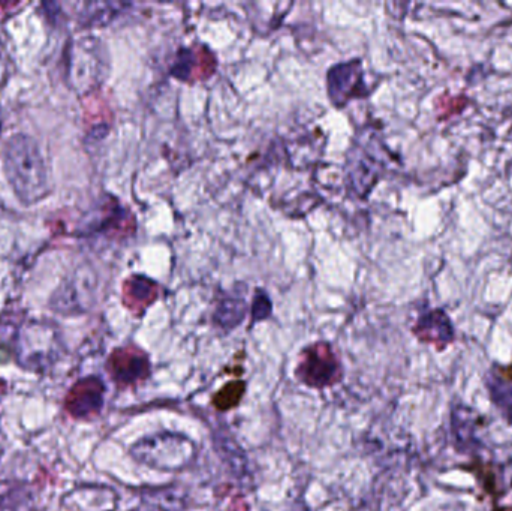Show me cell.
Instances as JSON below:
<instances>
[{"mask_svg": "<svg viewBox=\"0 0 512 511\" xmlns=\"http://www.w3.org/2000/svg\"><path fill=\"white\" fill-rule=\"evenodd\" d=\"M3 167L12 191L26 206L39 203L50 194V173L44 155L29 135L17 134L6 141Z\"/></svg>", "mask_w": 512, "mask_h": 511, "instance_id": "cell-1", "label": "cell"}, {"mask_svg": "<svg viewBox=\"0 0 512 511\" xmlns=\"http://www.w3.org/2000/svg\"><path fill=\"white\" fill-rule=\"evenodd\" d=\"M131 453L141 464L158 470H177L191 459L194 449L186 437L162 434L144 438L132 447Z\"/></svg>", "mask_w": 512, "mask_h": 511, "instance_id": "cell-2", "label": "cell"}, {"mask_svg": "<svg viewBox=\"0 0 512 511\" xmlns=\"http://www.w3.org/2000/svg\"><path fill=\"white\" fill-rule=\"evenodd\" d=\"M339 366L331 353L330 347H312L303 353L297 374L303 383L312 387H325L333 383Z\"/></svg>", "mask_w": 512, "mask_h": 511, "instance_id": "cell-3", "label": "cell"}, {"mask_svg": "<svg viewBox=\"0 0 512 511\" xmlns=\"http://www.w3.org/2000/svg\"><path fill=\"white\" fill-rule=\"evenodd\" d=\"M328 92L334 104L345 105L351 98L361 93L363 86V72L360 62L340 63L330 69L327 75Z\"/></svg>", "mask_w": 512, "mask_h": 511, "instance_id": "cell-4", "label": "cell"}, {"mask_svg": "<svg viewBox=\"0 0 512 511\" xmlns=\"http://www.w3.org/2000/svg\"><path fill=\"white\" fill-rule=\"evenodd\" d=\"M119 365L122 366H117V377L126 383L141 380L150 374V363L146 356H125Z\"/></svg>", "mask_w": 512, "mask_h": 511, "instance_id": "cell-5", "label": "cell"}, {"mask_svg": "<svg viewBox=\"0 0 512 511\" xmlns=\"http://www.w3.org/2000/svg\"><path fill=\"white\" fill-rule=\"evenodd\" d=\"M242 302L237 300H227L219 305L218 312H216V321L221 324L222 327H234L242 321L243 318Z\"/></svg>", "mask_w": 512, "mask_h": 511, "instance_id": "cell-6", "label": "cell"}, {"mask_svg": "<svg viewBox=\"0 0 512 511\" xmlns=\"http://www.w3.org/2000/svg\"><path fill=\"white\" fill-rule=\"evenodd\" d=\"M270 311V299L262 291H259L258 297H255L254 320H264L265 317L270 315Z\"/></svg>", "mask_w": 512, "mask_h": 511, "instance_id": "cell-7", "label": "cell"}]
</instances>
